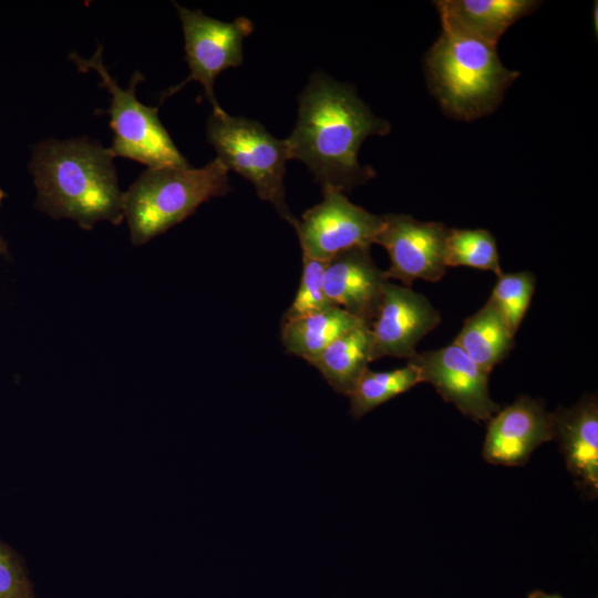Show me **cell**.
<instances>
[{
    "label": "cell",
    "mask_w": 598,
    "mask_h": 598,
    "mask_svg": "<svg viewBox=\"0 0 598 598\" xmlns=\"http://www.w3.org/2000/svg\"><path fill=\"white\" fill-rule=\"evenodd\" d=\"M389 131L352 86L317 72L299 95L298 120L286 142L290 159L306 164L322 188L346 193L374 175L358 162L362 142Z\"/></svg>",
    "instance_id": "6da1fadb"
},
{
    "label": "cell",
    "mask_w": 598,
    "mask_h": 598,
    "mask_svg": "<svg viewBox=\"0 0 598 598\" xmlns=\"http://www.w3.org/2000/svg\"><path fill=\"white\" fill-rule=\"evenodd\" d=\"M113 159L110 148L87 137L40 142L29 163L37 189L34 206L85 230L100 221L122 224L124 192Z\"/></svg>",
    "instance_id": "7a4b0ae2"
},
{
    "label": "cell",
    "mask_w": 598,
    "mask_h": 598,
    "mask_svg": "<svg viewBox=\"0 0 598 598\" xmlns=\"http://www.w3.org/2000/svg\"><path fill=\"white\" fill-rule=\"evenodd\" d=\"M425 69L443 111L463 121L496 110L518 76L503 65L496 45L444 28L426 54Z\"/></svg>",
    "instance_id": "3957f363"
},
{
    "label": "cell",
    "mask_w": 598,
    "mask_h": 598,
    "mask_svg": "<svg viewBox=\"0 0 598 598\" xmlns=\"http://www.w3.org/2000/svg\"><path fill=\"white\" fill-rule=\"evenodd\" d=\"M228 168L216 157L200 168L144 171L124 192L123 212L133 245L142 246L190 216L203 203L226 195Z\"/></svg>",
    "instance_id": "277c9868"
},
{
    "label": "cell",
    "mask_w": 598,
    "mask_h": 598,
    "mask_svg": "<svg viewBox=\"0 0 598 598\" xmlns=\"http://www.w3.org/2000/svg\"><path fill=\"white\" fill-rule=\"evenodd\" d=\"M103 48L89 59L75 52L69 59L81 72L95 71L101 79L100 84L110 95V109L103 111L110 115V126L114 133L110 147L113 156H121L155 167H189L187 159L177 150L166 128L157 115V107L141 103L136 97V87L144 80L136 71L130 84L123 89L110 74L103 62Z\"/></svg>",
    "instance_id": "5b68a950"
},
{
    "label": "cell",
    "mask_w": 598,
    "mask_h": 598,
    "mask_svg": "<svg viewBox=\"0 0 598 598\" xmlns=\"http://www.w3.org/2000/svg\"><path fill=\"white\" fill-rule=\"evenodd\" d=\"M207 140L228 168L248 179L260 199L269 202L293 228L297 218L286 203V140L271 135L259 122L235 117L224 110L207 121Z\"/></svg>",
    "instance_id": "8992f818"
},
{
    "label": "cell",
    "mask_w": 598,
    "mask_h": 598,
    "mask_svg": "<svg viewBox=\"0 0 598 598\" xmlns=\"http://www.w3.org/2000/svg\"><path fill=\"white\" fill-rule=\"evenodd\" d=\"M184 39L189 75L181 84L172 86L162 94L164 99L178 92L187 82L197 81L203 85L213 112L223 109L214 94L215 79L219 73L243 64V42L252 30L251 21L239 17L233 22H224L175 3Z\"/></svg>",
    "instance_id": "52a82bcc"
},
{
    "label": "cell",
    "mask_w": 598,
    "mask_h": 598,
    "mask_svg": "<svg viewBox=\"0 0 598 598\" xmlns=\"http://www.w3.org/2000/svg\"><path fill=\"white\" fill-rule=\"evenodd\" d=\"M322 189L323 199L307 209L295 226L302 256L329 261L340 251L374 244L383 216L351 203L338 189Z\"/></svg>",
    "instance_id": "ba28073f"
},
{
    "label": "cell",
    "mask_w": 598,
    "mask_h": 598,
    "mask_svg": "<svg viewBox=\"0 0 598 598\" xmlns=\"http://www.w3.org/2000/svg\"><path fill=\"white\" fill-rule=\"evenodd\" d=\"M448 228L436 221H420L402 214L383 216L374 244L385 248L390 267L385 278L399 279L405 287L414 280L436 282L446 271L445 240Z\"/></svg>",
    "instance_id": "9c48e42d"
},
{
    "label": "cell",
    "mask_w": 598,
    "mask_h": 598,
    "mask_svg": "<svg viewBox=\"0 0 598 598\" xmlns=\"http://www.w3.org/2000/svg\"><path fill=\"white\" fill-rule=\"evenodd\" d=\"M408 363L419 371L422 382L432 384L444 401L474 422H488L499 411L489 394V373L454 342L416 353Z\"/></svg>",
    "instance_id": "30bf717a"
},
{
    "label": "cell",
    "mask_w": 598,
    "mask_h": 598,
    "mask_svg": "<svg viewBox=\"0 0 598 598\" xmlns=\"http://www.w3.org/2000/svg\"><path fill=\"white\" fill-rule=\"evenodd\" d=\"M441 321L427 298L410 287L386 281L377 316L370 324L372 361L383 357L411 359L417 343Z\"/></svg>",
    "instance_id": "8fae6325"
},
{
    "label": "cell",
    "mask_w": 598,
    "mask_h": 598,
    "mask_svg": "<svg viewBox=\"0 0 598 598\" xmlns=\"http://www.w3.org/2000/svg\"><path fill=\"white\" fill-rule=\"evenodd\" d=\"M550 441H554L551 413L542 400L519 395L487 422L482 454L494 465L522 466L538 446Z\"/></svg>",
    "instance_id": "7c38bea8"
},
{
    "label": "cell",
    "mask_w": 598,
    "mask_h": 598,
    "mask_svg": "<svg viewBox=\"0 0 598 598\" xmlns=\"http://www.w3.org/2000/svg\"><path fill=\"white\" fill-rule=\"evenodd\" d=\"M554 441L576 487L588 499L598 496V400L585 394L568 408L551 412Z\"/></svg>",
    "instance_id": "4fadbf2b"
},
{
    "label": "cell",
    "mask_w": 598,
    "mask_h": 598,
    "mask_svg": "<svg viewBox=\"0 0 598 598\" xmlns=\"http://www.w3.org/2000/svg\"><path fill=\"white\" fill-rule=\"evenodd\" d=\"M370 255V247L338 252L324 268L323 286L329 300L363 323L374 320L385 282Z\"/></svg>",
    "instance_id": "5bb4252c"
},
{
    "label": "cell",
    "mask_w": 598,
    "mask_h": 598,
    "mask_svg": "<svg viewBox=\"0 0 598 598\" xmlns=\"http://www.w3.org/2000/svg\"><path fill=\"white\" fill-rule=\"evenodd\" d=\"M533 0L436 1L442 28L496 45L504 32L539 6Z\"/></svg>",
    "instance_id": "9a60e30c"
},
{
    "label": "cell",
    "mask_w": 598,
    "mask_h": 598,
    "mask_svg": "<svg viewBox=\"0 0 598 598\" xmlns=\"http://www.w3.org/2000/svg\"><path fill=\"white\" fill-rule=\"evenodd\" d=\"M371 352V330L362 323L339 337L309 363L334 391L348 396L372 362Z\"/></svg>",
    "instance_id": "2e32d148"
},
{
    "label": "cell",
    "mask_w": 598,
    "mask_h": 598,
    "mask_svg": "<svg viewBox=\"0 0 598 598\" xmlns=\"http://www.w3.org/2000/svg\"><path fill=\"white\" fill-rule=\"evenodd\" d=\"M362 323L343 309L331 307L281 322L280 338L288 353L300 357L309 363L330 343Z\"/></svg>",
    "instance_id": "e0dca14e"
},
{
    "label": "cell",
    "mask_w": 598,
    "mask_h": 598,
    "mask_svg": "<svg viewBox=\"0 0 598 598\" xmlns=\"http://www.w3.org/2000/svg\"><path fill=\"white\" fill-rule=\"evenodd\" d=\"M454 343L489 373L514 347V334L499 311L487 300L465 320Z\"/></svg>",
    "instance_id": "ac0fdd59"
},
{
    "label": "cell",
    "mask_w": 598,
    "mask_h": 598,
    "mask_svg": "<svg viewBox=\"0 0 598 598\" xmlns=\"http://www.w3.org/2000/svg\"><path fill=\"white\" fill-rule=\"evenodd\" d=\"M422 383L419 371L410 363L386 372L363 371L348 395L350 414L359 419L386 401Z\"/></svg>",
    "instance_id": "d6986e66"
},
{
    "label": "cell",
    "mask_w": 598,
    "mask_h": 598,
    "mask_svg": "<svg viewBox=\"0 0 598 598\" xmlns=\"http://www.w3.org/2000/svg\"><path fill=\"white\" fill-rule=\"evenodd\" d=\"M445 265L489 270L497 277L503 274L496 240L486 229L448 228L445 240Z\"/></svg>",
    "instance_id": "ffe728a7"
},
{
    "label": "cell",
    "mask_w": 598,
    "mask_h": 598,
    "mask_svg": "<svg viewBox=\"0 0 598 598\" xmlns=\"http://www.w3.org/2000/svg\"><path fill=\"white\" fill-rule=\"evenodd\" d=\"M488 301L499 311L515 336L529 307L536 279L529 271L502 274Z\"/></svg>",
    "instance_id": "44dd1931"
},
{
    "label": "cell",
    "mask_w": 598,
    "mask_h": 598,
    "mask_svg": "<svg viewBox=\"0 0 598 598\" xmlns=\"http://www.w3.org/2000/svg\"><path fill=\"white\" fill-rule=\"evenodd\" d=\"M327 262L302 256L301 280L282 322L336 307L324 291L323 272Z\"/></svg>",
    "instance_id": "7402d4cb"
},
{
    "label": "cell",
    "mask_w": 598,
    "mask_h": 598,
    "mask_svg": "<svg viewBox=\"0 0 598 598\" xmlns=\"http://www.w3.org/2000/svg\"><path fill=\"white\" fill-rule=\"evenodd\" d=\"M0 598H34L31 584L19 559L1 543Z\"/></svg>",
    "instance_id": "603a6c76"
},
{
    "label": "cell",
    "mask_w": 598,
    "mask_h": 598,
    "mask_svg": "<svg viewBox=\"0 0 598 598\" xmlns=\"http://www.w3.org/2000/svg\"><path fill=\"white\" fill-rule=\"evenodd\" d=\"M527 598H564L559 594H549L543 590H533L528 594Z\"/></svg>",
    "instance_id": "cb8c5ba5"
},
{
    "label": "cell",
    "mask_w": 598,
    "mask_h": 598,
    "mask_svg": "<svg viewBox=\"0 0 598 598\" xmlns=\"http://www.w3.org/2000/svg\"><path fill=\"white\" fill-rule=\"evenodd\" d=\"M7 252H8L7 243L0 234V256L7 255Z\"/></svg>",
    "instance_id": "d4e9b609"
},
{
    "label": "cell",
    "mask_w": 598,
    "mask_h": 598,
    "mask_svg": "<svg viewBox=\"0 0 598 598\" xmlns=\"http://www.w3.org/2000/svg\"><path fill=\"white\" fill-rule=\"evenodd\" d=\"M6 197H7L6 192L0 187V206L4 202Z\"/></svg>",
    "instance_id": "484cf974"
}]
</instances>
